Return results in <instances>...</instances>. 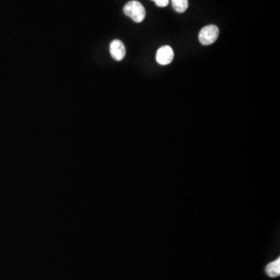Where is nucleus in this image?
<instances>
[{"instance_id": "1", "label": "nucleus", "mask_w": 280, "mask_h": 280, "mask_svg": "<svg viewBox=\"0 0 280 280\" xmlns=\"http://www.w3.org/2000/svg\"><path fill=\"white\" fill-rule=\"evenodd\" d=\"M124 13L136 23H141L146 17V9L138 1H130L124 6Z\"/></svg>"}, {"instance_id": "2", "label": "nucleus", "mask_w": 280, "mask_h": 280, "mask_svg": "<svg viewBox=\"0 0 280 280\" xmlns=\"http://www.w3.org/2000/svg\"><path fill=\"white\" fill-rule=\"evenodd\" d=\"M219 34H220V30L216 25L211 24V25L205 26L200 30L198 40L202 45H212L217 40Z\"/></svg>"}, {"instance_id": "3", "label": "nucleus", "mask_w": 280, "mask_h": 280, "mask_svg": "<svg viewBox=\"0 0 280 280\" xmlns=\"http://www.w3.org/2000/svg\"><path fill=\"white\" fill-rule=\"evenodd\" d=\"M156 59L157 63L162 66H166L172 63L174 59L173 49L168 45L161 47L157 50Z\"/></svg>"}, {"instance_id": "4", "label": "nucleus", "mask_w": 280, "mask_h": 280, "mask_svg": "<svg viewBox=\"0 0 280 280\" xmlns=\"http://www.w3.org/2000/svg\"><path fill=\"white\" fill-rule=\"evenodd\" d=\"M110 53L115 60H122L126 54L125 45L120 40H114L110 45Z\"/></svg>"}, {"instance_id": "5", "label": "nucleus", "mask_w": 280, "mask_h": 280, "mask_svg": "<svg viewBox=\"0 0 280 280\" xmlns=\"http://www.w3.org/2000/svg\"><path fill=\"white\" fill-rule=\"evenodd\" d=\"M266 273L270 277H279L280 275V259L278 258L277 260L274 261L273 263H270V264L266 266Z\"/></svg>"}, {"instance_id": "6", "label": "nucleus", "mask_w": 280, "mask_h": 280, "mask_svg": "<svg viewBox=\"0 0 280 280\" xmlns=\"http://www.w3.org/2000/svg\"><path fill=\"white\" fill-rule=\"evenodd\" d=\"M172 6L178 13H184L188 7L187 0H172Z\"/></svg>"}, {"instance_id": "7", "label": "nucleus", "mask_w": 280, "mask_h": 280, "mask_svg": "<svg viewBox=\"0 0 280 280\" xmlns=\"http://www.w3.org/2000/svg\"><path fill=\"white\" fill-rule=\"evenodd\" d=\"M155 2L156 5L157 6H160V7H165L167 5L169 4V0H152Z\"/></svg>"}]
</instances>
